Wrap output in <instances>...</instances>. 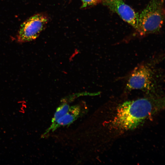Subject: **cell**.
I'll list each match as a JSON object with an SVG mask.
<instances>
[{
    "label": "cell",
    "mask_w": 165,
    "mask_h": 165,
    "mask_svg": "<svg viewBox=\"0 0 165 165\" xmlns=\"http://www.w3.org/2000/svg\"><path fill=\"white\" fill-rule=\"evenodd\" d=\"M165 18V9L163 0H151L139 14L137 28L138 34L143 36L158 32Z\"/></svg>",
    "instance_id": "7a4b0ae2"
},
{
    "label": "cell",
    "mask_w": 165,
    "mask_h": 165,
    "mask_svg": "<svg viewBox=\"0 0 165 165\" xmlns=\"http://www.w3.org/2000/svg\"><path fill=\"white\" fill-rule=\"evenodd\" d=\"M103 2L110 9L118 14L123 20L136 30L137 29L139 14L123 0H105Z\"/></svg>",
    "instance_id": "5b68a950"
},
{
    "label": "cell",
    "mask_w": 165,
    "mask_h": 165,
    "mask_svg": "<svg viewBox=\"0 0 165 165\" xmlns=\"http://www.w3.org/2000/svg\"><path fill=\"white\" fill-rule=\"evenodd\" d=\"M87 109L84 106H82V104L70 107L67 113L59 118L54 124L51 125L41 137H45L50 133L53 132L60 127L69 126L84 114L86 112Z\"/></svg>",
    "instance_id": "8992f818"
},
{
    "label": "cell",
    "mask_w": 165,
    "mask_h": 165,
    "mask_svg": "<svg viewBox=\"0 0 165 165\" xmlns=\"http://www.w3.org/2000/svg\"><path fill=\"white\" fill-rule=\"evenodd\" d=\"M73 99L71 96L63 99L62 103L57 107L52 119L51 125L54 124L59 118L67 113L70 107L68 103L71 101Z\"/></svg>",
    "instance_id": "52a82bcc"
},
{
    "label": "cell",
    "mask_w": 165,
    "mask_h": 165,
    "mask_svg": "<svg viewBox=\"0 0 165 165\" xmlns=\"http://www.w3.org/2000/svg\"><path fill=\"white\" fill-rule=\"evenodd\" d=\"M156 71L152 64L144 63L132 71L126 84L127 89L150 90L154 89L156 84Z\"/></svg>",
    "instance_id": "3957f363"
},
{
    "label": "cell",
    "mask_w": 165,
    "mask_h": 165,
    "mask_svg": "<svg viewBox=\"0 0 165 165\" xmlns=\"http://www.w3.org/2000/svg\"><path fill=\"white\" fill-rule=\"evenodd\" d=\"M82 2V8L96 5L103 2L105 0H81Z\"/></svg>",
    "instance_id": "ba28073f"
},
{
    "label": "cell",
    "mask_w": 165,
    "mask_h": 165,
    "mask_svg": "<svg viewBox=\"0 0 165 165\" xmlns=\"http://www.w3.org/2000/svg\"><path fill=\"white\" fill-rule=\"evenodd\" d=\"M153 100L141 98L121 104L117 108L112 126L123 130L135 128L153 114L156 101Z\"/></svg>",
    "instance_id": "6da1fadb"
},
{
    "label": "cell",
    "mask_w": 165,
    "mask_h": 165,
    "mask_svg": "<svg viewBox=\"0 0 165 165\" xmlns=\"http://www.w3.org/2000/svg\"><path fill=\"white\" fill-rule=\"evenodd\" d=\"M48 19L42 14L35 15L21 25L17 35L18 42L23 43L36 38L47 24Z\"/></svg>",
    "instance_id": "277c9868"
}]
</instances>
